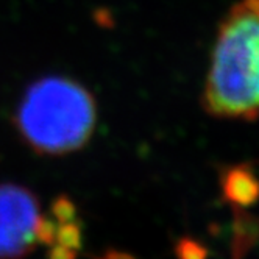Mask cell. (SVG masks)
<instances>
[{"label": "cell", "instance_id": "cell-4", "mask_svg": "<svg viewBox=\"0 0 259 259\" xmlns=\"http://www.w3.org/2000/svg\"><path fill=\"white\" fill-rule=\"evenodd\" d=\"M41 245L52 257H73L83 245V224L73 201L58 197L44 211Z\"/></svg>", "mask_w": 259, "mask_h": 259}, {"label": "cell", "instance_id": "cell-6", "mask_svg": "<svg viewBox=\"0 0 259 259\" xmlns=\"http://www.w3.org/2000/svg\"><path fill=\"white\" fill-rule=\"evenodd\" d=\"M175 250L180 257H205L208 254V250L205 248V245H201L200 242L189 237L181 239L177 244Z\"/></svg>", "mask_w": 259, "mask_h": 259}, {"label": "cell", "instance_id": "cell-7", "mask_svg": "<svg viewBox=\"0 0 259 259\" xmlns=\"http://www.w3.org/2000/svg\"><path fill=\"white\" fill-rule=\"evenodd\" d=\"M256 102H257V108H259V58H257V69H256Z\"/></svg>", "mask_w": 259, "mask_h": 259}, {"label": "cell", "instance_id": "cell-3", "mask_svg": "<svg viewBox=\"0 0 259 259\" xmlns=\"http://www.w3.org/2000/svg\"><path fill=\"white\" fill-rule=\"evenodd\" d=\"M44 212L30 189L0 184V257L25 256L41 245Z\"/></svg>", "mask_w": 259, "mask_h": 259}, {"label": "cell", "instance_id": "cell-1", "mask_svg": "<svg viewBox=\"0 0 259 259\" xmlns=\"http://www.w3.org/2000/svg\"><path fill=\"white\" fill-rule=\"evenodd\" d=\"M259 58V0H240L219 27L205 86V108L220 117H259L256 69Z\"/></svg>", "mask_w": 259, "mask_h": 259}, {"label": "cell", "instance_id": "cell-2", "mask_svg": "<svg viewBox=\"0 0 259 259\" xmlns=\"http://www.w3.org/2000/svg\"><path fill=\"white\" fill-rule=\"evenodd\" d=\"M97 122L96 100L78 81L49 75L31 83L17 108L19 133L42 155H66L88 144Z\"/></svg>", "mask_w": 259, "mask_h": 259}, {"label": "cell", "instance_id": "cell-5", "mask_svg": "<svg viewBox=\"0 0 259 259\" xmlns=\"http://www.w3.org/2000/svg\"><path fill=\"white\" fill-rule=\"evenodd\" d=\"M222 192L236 209L253 206L259 201V177L250 164L228 167L222 174Z\"/></svg>", "mask_w": 259, "mask_h": 259}]
</instances>
